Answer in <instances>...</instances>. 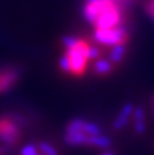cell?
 Listing matches in <instances>:
<instances>
[{
	"label": "cell",
	"mask_w": 154,
	"mask_h": 155,
	"mask_svg": "<svg viewBox=\"0 0 154 155\" xmlns=\"http://www.w3.org/2000/svg\"><path fill=\"white\" fill-rule=\"evenodd\" d=\"M87 48L89 44L83 40H79V42L76 44V46L65 51V56L70 60L71 65V74L75 76H82L86 72L87 67Z\"/></svg>",
	"instance_id": "obj_1"
},
{
	"label": "cell",
	"mask_w": 154,
	"mask_h": 155,
	"mask_svg": "<svg viewBox=\"0 0 154 155\" xmlns=\"http://www.w3.org/2000/svg\"><path fill=\"white\" fill-rule=\"evenodd\" d=\"M130 35L124 26H117L113 29H95L94 40L97 44L105 46H115V45H126Z\"/></svg>",
	"instance_id": "obj_2"
},
{
	"label": "cell",
	"mask_w": 154,
	"mask_h": 155,
	"mask_svg": "<svg viewBox=\"0 0 154 155\" xmlns=\"http://www.w3.org/2000/svg\"><path fill=\"white\" fill-rule=\"evenodd\" d=\"M21 139V127L14 123L10 116L0 117V142L7 146H15Z\"/></svg>",
	"instance_id": "obj_3"
},
{
	"label": "cell",
	"mask_w": 154,
	"mask_h": 155,
	"mask_svg": "<svg viewBox=\"0 0 154 155\" xmlns=\"http://www.w3.org/2000/svg\"><path fill=\"white\" fill-rule=\"evenodd\" d=\"M122 21H123V16H122V12H120V8L115 3V4H112L111 7H108L106 10H104L100 14L94 26L95 29H101V30L113 29V27L122 26Z\"/></svg>",
	"instance_id": "obj_4"
},
{
	"label": "cell",
	"mask_w": 154,
	"mask_h": 155,
	"mask_svg": "<svg viewBox=\"0 0 154 155\" xmlns=\"http://www.w3.org/2000/svg\"><path fill=\"white\" fill-rule=\"evenodd\" d=\"M19 79V71L16 68H3L0 70V93L10 90Z\"/></svg>",
	"instance_id": "obj_5"
},
{
	"label": "cell",
	"mask_w": 154,
	"mask_h": 155,
	"mask_svg": "<svg viewBox=\"0 0 154 155\" xmlns=\"http://www.w3.org/2000/svg\"><path fill=\"white\" fill-rule=\"evenodd\" d=\"M134 105L132 104H126L124 106L120 109L119 114L116 116V118H115L113 121V129L115 131H122L123 128H126V127L128 125V123H130V118L132 117V112H134Z\"/></svg>",
	"instance_id": "obj_6"
},
{
	"label": "cell",
	"mask_w": 154,
	"mask_h": 155,
	"mask_svg": "<svg viewBox=\"0 0 154 155\" xmlns=\"http://www.w3.org/2000/svg\"><path fill=\"white\" fill-rule=\"evenodd\" d=\"M64 142L71 147H81V146H87L89 136L83 132H65Z\"/></svg>",
	"instance_id": "obj_7"
},
{
	"label": "cell",
	"mask_w": 154,
	"mask_h": 155,
	"mask_svg": "<svg viewBox=\"0 0 154 155\" xmlns=\"http://www.w3.org/2000/svg\"><path fill=\"white\" fill-rule=\"evenodd\" d=\"M134 120V131L136 135H143L146 131V123H145V109L142 106L134 107L132 117Z\"/></svg>",
	"instance_id": "obj_8"
},
{
	"label": "cell",
	"mask_w": 154,
	"mask_h": 155,
	"mask_svg": "<svg viewBox=\"0 0 154 155\" xmlns=\"http://www.w3.org/2000/svg\"><path fill=\"white\" fill-rule=\"evenodd\" d=\"M115 70V65L109 61L105 57H100L98 60H95L93 64V72L97 76H106L111 75Z\"/></svg>",
	"instance_id": "obj_9"
},
{
	"label": "cell",
	"mask_w": 154,
	"mask_h": 155,
	"mask_svg": "<svg viewBox=\"0 0 154 155\" xmlns=\"http://www.w3.org/2000/svg\"><path fill=\"white\" fill-rule=\"evenodd\" d=\"M126 54H127L126 45H115L111 48V52H109L106 59H108L113 65H119L120 63L123 61V59L126 57Z\"/></svg>",
	"instance_id": "obj_10"
},
{
	"label": "cell",
	"mask_w": 154,
	"mask_h": 155,
	"mask_svg": "<svg viewBox=\"0 0 154 155\" xmlns=\"http://www.w3.org/2000/svg\"><path fill=\"white\" fill-rule=\"evenodd\" d=\"M111 144H112L111 139L102 134L97 135V136H89V143H87V146L100 148V150H106V148L111 147Z\"/></svg>",
	"instance_id": "obj_11"
},
{
	"label": "cell",
	"mask_w": 154,
	"mask_h": 155,
	"mask_svg": "<svg viewBox=\"0 0 154 155\" xmlns=\"http://www.w3.org/2000/svg\"><path fill=\"white\" fill-rule=\"evenodd\" d=\"M82 131L87 136H97V135L101 134V127L95 123H92V121H85Z\"/></svg>",
	"instance_id": "obj_12"
},
{
	"label": "cell",
	"mask_w": 154,
	"mask_h": 155,
	"mask_svg": "<svg viewBox=\"0 0 154 155\" xmlns=\"http://www.w3.org/2000/svg\"><path fill=\"white\" fill-rule=\"evenodd\" d=\"M35 146H37L38 153H41L44 155H59V151L55 148V146H52L48 142H40Z\"/></svg>",
	"instance_id": "obj_13"
},
{
	"label": "cell",
	"mask_w": 154,
	"mask_h": 155,
	"mask_svg": "<svg viewBox=\"0 0 154 155\" xmlns=\"http://www.w3.org/2000/svg\"><path fill=\"white\" fill-rule=\"evenodd\" d=\"M83 123L85 120L82 118H74L65 127V132H83L82 128H83Z\"/></svg>",
	"instance_id": "obj_14"
},
{
	"label": "cell",
	"mask_w": 154,
	"mask_h": 155,
	"mask_svg": "<svg viewBox=\"0 0 154 155\" xmlns=\"http://www.w3.org/2000/svg\"><path fill=\"white\" fill-rule=\"evenodd\" d=\"M101 53H102V51L98 48V45H90L89 44V48H87V59L95 61V60H98L101 57Z\"/></svg>",
	"instance_id": "obj_15"
},
{
	"label": "cell",
	"mask_w": 154,
	"mask_h": 155,
	"mask_svg": "<svg viewBox=\"0 0 154 155\" xmlns=\"http://www.w3.org/2000/svg\"><path fill=\"white\" fill-rule=\"evenodd\" d=\"M79 42V38L72 37V35H65V37L62 38V44L65 49H71L74 46H76V44Z\"/></svg>",
	"instance_id": "obj_16"
},
{
	"label": "cell",
	"mask_w": 154,
	"mask_h": 155,
	"mask_svg": "<svg viewBox=\"0 0 154 155\" xmlns=\"http://www.w3.org/2000/svg\"><path fill=\"white\" fill-rule=\"evenodd\" d=\"M59 68L62 70V72L64 74H71V65H70V60L65 54H63L59 59Z\"/></svg>",
	"instance_id": "obj_17"
},
{
	"label": "cell",
	"mask_w": 154,
	"mask_h": 155,
	"mask_svg": "<svg viewBox=\"0 0 154 155\" xmlns=\"http://www.w3.org/2000/svg\"><path fill=\"white\" fill-rule=\"evenodd\" d=\"M37 154H38L37 146L33 144V143H27V144H25L23 147H22L19 155H37Z\"/></svg>",
	"instance_id": "obj_18"
},
{
	"label": "cell",
	"mask_w": 154,
	"mask_h": 155,
	"mask_svg": "<svg viewBox=\"0 0 154 155\" xmlns=\"http://www.w3.org/2000/svg\"><path fill=\"white\" fill-rule=\"evenodd\" d=\"M101 155H115L113 153H111V151H105V153H102Z\"/></svg>",
	"instance_id": "obj_19"
},
{
	"label": "cell",
	"mask_w": 154,
	"mask_h": 155,
	"mask_svg": "<svg viewBox=\"0 0 154 155\" xmlns=\"http://www.w3.org/2000/svg\"><path fill=\"white\" fill-rule=\"evenodd\" d=\"M97 0H86V3H95Z\"/></svg>",
	"instance_id": "obj_20"
},
{
	"label": "cell",
	"mask_w": 154,
	"mask_h": 155,
	"mask_svg": "<svg viewBox=\"0 0 154 155\" xmlns=\"http://www.w3.org/2000/svg\"><path fill=\"white\" fill-rule=\"evenodd\" d=\"M150 15H152V18L154 19V12H152V14H150Z\"/></svg>",
	"instance_id": "obj_21"
},
{
	"label": "cell",
	"mask_w": 154,
	"mask_h": 155,
	"mask_svg": "<svg viewBox=\"0 0 154 155\" xmlns=\"http://www.w3.org/2000/svg\"><path fill=\"white\" fill-rule=\"evenodd\" d=\"M0 155H3V150H2V148H0Z\"/></svg>",
	"instance_id": "obj_22"
},
{
	"label": "cell",
	"mask_w": 154,
	"mask_h": 155,
	"mask_svg": "<svg viewBox=\"0 0 154 155\" xmlns=\"http://www.w3.org/2000/svg\"><path fill=\"white\" fill-rule=\"evenodd\" d=\"M37 155H44V154H41V153H38V154H37Z\"/></svg>",
	"instance_id": "obj_23"
},
{
	"label": "cell",
	"mask_w": 154,
	"mask_h": 155,
	"mask_svg": "<svg viewBox=\"0 0 154 155\" xmlns=\"http://www.w3.org/2000/svg\"><path fill=\"white\" fill-rule=\"evenodd\" d=\"M115 2H120V0H115ZM122 2H123V0H122Z\"/></svg>",
	"instance_id": "obj_24"
},
{
	"label": "cell",
	"mask_w": 154,
	"mask_h": 155,
	"mask_svg": "<svg viewBox=\"0 0 154 155\" xmlns=\"http://www.w3.org/2000/svg\"><path fill=\"white\" fill-rule=\"evenodd\" d=\"M153 106H154V99H153Z\"/></svg>",
	"instance_id": "obj_25"
}]
</instances>
